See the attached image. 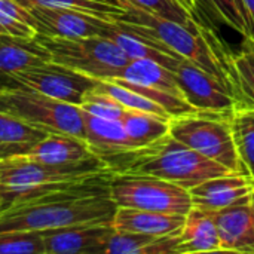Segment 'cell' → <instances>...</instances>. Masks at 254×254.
<instances>
[{"label": "cell", "instance_id": "1", "mask_svg": "<svg viewBox=\"0 0 254 254\" xmlns=\"http://www.w3.org/2000/svg\"><path fill=\"white\" fill-rule=\"evenodd\" d=\"M100 158L112 174L153 176L186 189L213 177L235 174L179 141L170 132L149 146L103 155Z\"/></svg>", "mask_w": 254, "mask_h": 254}, {"label": "cell", "instance_id": "2", "mask_svg": "<svg viewBox=\"0 0 254 254\" xmlns=\"http://www.w3.org/2000/svg\"><path fill=\"white\" fill-rule=\"evenodd\" d=\"M0 112L18 118L48 134L85 140L83 115L79 106L55 100L24 86L0 88Z\"/></svg>", "mask_w": 254, "mask_h": 254}, {"label": "cell", "instance_id": "3", "mask_svg": "<svg viewBox=\"0 0 254 254\" xmlns=\"http://www.w3.org/2000/svg\"><path fill=\"white\" fill-rule=\"evenodd\" d=\"M49 54L51 61L73 68L97 80H112L129 58L109 37H34Z\"/></svg>", "mask_w": 254, "mask_h": 254}, {"label": "cell", "instance_id": "4", "mask_svg": "<svg viewBox=\"0 0 254 254\" xmlns=\"http://www.w3.org/2000/svg\"><path fill=\"white\" fill-rule=\"evenodd\" d=\"M229 115L199 113L171 118L170 134L229 171L244 174L235 149Z\"/></svg>", "mask_w": 254, "mask_h": 254}, {"label": "cell", "instance_id": "5", "mask_svg": "<svg viewBox=\"0 0 254 254\" xmlns=\"http://www.w3.org/2000/svg\"><path fill=\"white\" fill-rule=\"evenodd\" d=\"M109 193L118 207L188 214L192 208L189 189L143 174H112Z\"/></svg>", "mask_w": 254, "mask_h": 254}, {"label": "cell", "instance_id": "6", "mask_svg": "<svg viewBox=\"0 0 254 254\" xmlns=\"http://www.w3.org/2000/svg\"><path fill=\"white\" fill-rule=\"evenodd\" d=\"M101 174H112L101 158L74 165H46L16 156L0 161V192L83 180Z\"/></svg>", "mask_w": 254, "mask_h": 254}, {"label": "cell", "instance_id": "7", "mask_svg": "<svg viewBox=\"0 0 254 254\" xmlns=\"http://www.w3.org/2000/svg\"><path fill=\"white\" fill-rule=\"evenodd\" d=\"M97 82L94 77L49 61L12 74L4 86H24L55 100L79 106L85 94L92 91Z\"/></svg>", "mask_w": 254, "mask_h": 254}, {"label": "cell", "instance_id": "8", "mask_svg": "<svg viewBox=\"0 0 254 254\" xmlns=\"http://www.w3.org/2000/svg\"><path fill=\"white\" fill-rule=\"evenodd\" d=\"M174 74L185 100L199 113L229 115L238 104L231 89L217 77L188 60H180Z\"/></svg>", "mask_w": 254, "mask_h": 254}, {"label": "cell", "instance_id": "9", "mask_svg": "<svg viewBox=\"0 0 254 254\" xmlns=\"http://www.w3.org/2000/svg\"><path fill=\"white\" fill-rule=\"evenodd\" d=\"M27 22L40 36L48 37H89L104 36L112 21L79 13L63 7L28 6Z\"/></svg>", "mask_w": 254, "mask_h": 254}, {"label": "cell", "instance_id": "10", "mask_svg": "<svg viewBox=\"0 0 254 254\" xmlns=\"http://www.w3.org/2000/svg\"><path fill=\"white\" fill-rule=\"evenodd\" d=\"M115 228L112 223H85L42 231L45 254H104Z\"/></svg>", "mask_w": 254, "mask_h": 254}, {"label": "cell", "instance_id": "11", "mask_svg": "<svg viewBox=\"0 0 254 254\" xmlns=\"http://www.w3.org/2000/svg\"><path fill=\"white\" fill-rule=\"evenodd\" d=\"M222 252L254 254V190L216 211Z\"/></svg>", "mask_w": 254, "mask_h": 254}, {"label": "cell", "instance_id": "12", "mask_svg": "<svg viewBox=\"0 0 254 254\" xmlns=\"http://www.w3.org/2000/svg\"><path fill=\"white\" fill-rule=\"evenodd\" d=\"M254 190V182L246 174H225L208 179L189 189L192 207L219 211L247 196Z\"/></svg>", "mask_w": 254, "mask_h": 254}, {"label": "cell", "instance_id": "13", "mask_svg": "<svg viewBox=\"0 0 254 254\" xmlns=\"http://www.w3.org/2000/svg\"><path fill=\"white\" fill-rule=\"evenodd\" d=\"M223 253L216 225V211L192 207L179 232L176 254Z\"/></svg>", "mask_w": 254, "mask_h": 254}, {"label": "cell", "instance_id": "14", "mask_svg": "<svg viewBox=\"0 0 254 254\" xmlns=\"http://www.w3.org/2000/svg\"><path fill=\"white\" fill-rule=\"evenodd\" d=\"M18 158L46 165H74L100 156L91 149L86 140L73 135L48 134L31 152Z\"/></svg>", "mask_w": 254, "mask_h": 254}, {"label": "cell", "instance_id": "15", "mask_svg": "<svg viewBox=\"0 0 254 254\" xmlns=\"http://www.w3.org/2000/svg\"><path fill=\"white\" fill-rule=\"evenodd\" d=\"M186 216L176 213H161L138 210L129 207H118L112 220V226L122 232H135L152 237H167L179 234Z\"/></svg>", "mask_w": 254, "mask_h": 254}, {"label": "cell", "instance_id": "16", "mask_svg": "<svg viewBox=\"0 0 254 254\" xmlns=\"http://www.w3.org/2000/svg\"><path fill=\"white\" fill-rule=\"evenodd\" d=\"M49 61V54L34 37L24 39L0 34V88L12 74Z\"/></svg>", "mask_w": 254, "mask_h": 254}, {"label": "cell", "instance_id": "17", "mask_svg": "<svg viewBox=\"0 0 254 254\" xmlns=\"http://www.w3.org/2000/svg\"><path fill=\"white\" fill-rule=\"evenodd\" d=\"M82 115L86 132L85 140L98 156L132 149L122 121L98 118L83 110Z\"/></svg>", "mask_w": 254, "mask_h": 254}, {"label": "cell", "instance_id": "18", "mask_svg": "<svg viewBox=\"0 0 254 254\" xmlns=\"http://www.w3.org/2000/svg\"><path fill=\"white\" fill-rule=\"evenodd\" d=\"M115 79H121L140 86L161 89L185 98L174 71L159 64L155 60H149V58L129 60V63L119 71V74Z\"/></svg>", "mask_w": 254, "mask_h": 254}, {"label": "cell", "instance_id": "19", "mask_svg": "<svg viewBox=\"0 0 254 254\" xmlns=\"http://www.w3.org/2000/svg\"><path fill=\"white\" fill-rule=\"evenodd\" d=\"M46 135L48 132L0 112V161L27 155Z\"/></svg>", "mask_w": 254, "mask_h": 254}, {"label": "cell", "instance_id": "20", "mask_svg": "<svg viewBox=\"0 0 254 254\" xmlns=\"http://www.w3.org/2000/svg\"><path fill=\"white\" fill-rule=\"evenodd\" d=\"M104 37H109L110 40H113L129 60H140V58L155 60L173 71H174L177 63L180 61L179 58L161 51L159 48H156L155 45L147 42L144 37H141L127 28H122L115 21H112L109 24V27L104 33Z\"/></svg>", "mask_w": 254, "mask_h": 254}, {"label": "cell", "instance_id": "21", "mask_svg": "<svg viewBox=\"0 0 254 254\" xmlns=\"http://www.w3.org/2000/svg\"><path fill=\"white\" fill-rule=\"evenodd\" d=\"M229 124L244 174L254 182V106L237 104L229 115Z\"/></svg>", "mask_w": 254, "mask_h": 254}, {"label": "cell", "instance_id": "22", "mask_svg": "<svg viewBox=\"0 0 254 254\" xmlns=\"http://www.w3.org/2000/svg\"><path fill=\"white\" fill-rule=\"evenodd\" d=\"M122 124L132 149L144 147L170 132V121L135 110H127Z\"/></svg>", "mask_w": 254, "mask_h": 254}, {"label": "cell", "instance_id": "23", "mask_svg": "<svg viewBox=\"0 0 254 254\" xmlns=\"http://www.w3.org/2000/svg\"><path fill=\"white\" fill-rule=\"evenodd\" d=\"M21 6H49L86 13L107 21L119 19L127 7L124 0H16Z\"/></svg>", "mask_w": 254, "mask_h": 254}, {"label": "cell", "instance_id": "24", "mask_svg": "<svg viewBox=\"0 0 254 254\" xmlns=\"http://www.w3.org/2000/svg\"><path fill=\"white\" fill-rule=\"evenodd\" d=\"M94 89L98 92L107 94L109 97H112L113 100L121 103L127 110L144 112V113H149V115H153V116H158V118H162L167 121L171 119L170 113L164 107H161L158 103H155L153 100L141 95L140 92H137L122 83H118L113 80H98Z\"/></svg>", "mask_w": 254, "mask_h": 254}, {"label": "cell", "instance_id": "25", "mask_svg": "<svg viewBox=\"0 0 254 254\" xmlns=\"http://www.w3.org/2000/svg\"><path fill=\"white\" fill-rule=\"evenodd\" d=\"M229 63L238 92V104L254 106V51L243 42L238 52H229Z\"/></svg>", "mask_w": 254, "mask_h": 254}, {"label": "cell", "instance_id": "26", "mask_svg": "<svg viewBox=\"0 0 254 254\" xmlns=\"http://www.w3.org/2000/svg\"><path fill=\"white\" fill-rule=\"evenodd\" d=\"M125 1L131 3L149 13L162 16L165 19L176 21L179 24H183V25H188L192 28L202 25L193 18L192 13H189L185 7H182L180 4H177L173 0H124V4H125Z\"/></svg>", "mask_w": 254, "mask_h": 254}, {"label": "cell", "instance_id": "27", "mask_svg": "<svg viewBox=\"0 0 254 254\" xmlns=\"http://www.w3.org/2000/svg\"><path fill=\"white\" fill-rule=\"evenodd\" d=\"M158 237L113 231L104 246V254H147L149 247Z\"/></svg>", "mask_w": 254, "mask_h": 254}, {"label": "cell", "instance_id": "28", "mask_svg": "<svg viewBox=\"0 0 254 254\" xmlns=\"http://www.w3.org/2000/svg\"><path fill=\"white\" fill-rule=\"evenodd\" d=\"M0 254H45L40 232L0 234Z\"/></svg>", "mask_w": 254, "mask_h": 254}, {"label": "cell", "instance_id": "29", "mask_svg": "<svg viewBox=\"0 0 254 254\" xmlns=\"http://www.w3.org/2000/svg\"><path fill=\"white\" fill-rule=\"evenodd\" d=\"M79 107L83 112H88V113H91L94 116L104 118V119L122 121V118L127 113V109L121 103H118L116 100H113L107 94L98 92L95 89L85 94V97H83L82 103L79 104Z\"/></svg>", "mask_w": 254, "mask_h": 254}, {"label": "cell", "instance_id": "30", "mask_svg": "<svg viewBox=\"0 0 254 254\" xmlns=\"http://www.w3.org/2000/svg\"><path fill=\"white\" fill-rule=\"evenodd\" d=\"M0 34L33 39V37H36L37 33L27 21L18 19L15 16L0 12Z\"/></svg>", "mask_w": 254, "mask_h": 254}, {"label": "cell", "instance_id": "31", "mask_svg": "<svg viewBox=\"0 0 254 254\" xmlns=\"http://www.w3.org/2000/svg\"><path fill=\"white\" fill-rule=\"evenodd\" d=\"M176 1L177 4H180L182 7H185L189 13L193 15V18L202 24V25H207V27H211V15H210V10L207 7V3L205 0H173Z\"/></svg>", "mask_w": 254, "mask_h": 254}, {"label": "cell", "instance_id": "32", "mask_svg": "<svg viewBox=\"0 0 254 254\" xmlns=\"http://www.w3.org/2000/svg\"><path fill=\"white\" fill-rule=\"evenodd\" d=\"M241 1H243V4H244V7H246V10H247V13H249L254 25V0H241Z\"/></svg>", "mask_w": 254, "mask_h": 254}, {"label": "cell", "instance_id": "33", "mask_svg": "<svg viewBox=\"0 0 254 254\" xmlns=\"http://www.w3.org/2000/svg\"><path fill=\"white\" fill-rule=\"evenodd\" d=\"M244 42H246V43H247V45H249V46H250V48H252V49L254 51V40H253V39H244Z\"/></svg>", "mask_w": 254, "mask_h": 254}]
</instances>
